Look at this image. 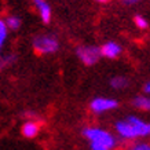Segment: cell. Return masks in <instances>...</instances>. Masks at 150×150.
Listing matches in <instances>:
<instances>
[{"instance_id":"obj_1","label":"cell","mask_w":150,"mask_h":150,"mask_svg":"<svg viewBox=\"0 0 150 150\" xmlns=\"http://www.w3.org/2000/svg\"><path fill=\"white\" fill-rule=\"evenodd\" d=\"M83 137L86 138L90 143H98V145H103L112 150H116L120 145L118 138L112 134L110 131L95 125H90L83 129Z\"/></svg>"},{"instance_id":"obj_2","label":"cell","mask_w":150,"mask_h":150,"mask_svg":"<svg viewBox=\"0 0 150 150\" xmlns=\"http://www.w3.org/2000/svg\"><path fill=\"white\" fill-rule=\"evenodd\" d=\"M33 48L39 54H54L59 50V40L54 35H37L33 39Z\"/></svg>"},{"instance_id":"obj_3","label":"cell","mask_w":150,"mask_h":150,"mask_svg":"<svg viewBox=\"0 0 150 150\" xmlns=\"http://www.w3.org/2000/svg\"><path fill=\"white\" fill-rule=\"evenodd\" d=\"M76 55L86 66L98 64V61L102 58L100 48L96 46H79L76 48Z\"/></svg>"},{"instance_id":"obj_4","label":"cell","mask_w":150,"mask_h":150,"mask_svg":"<svg viewBox=\"0 0 150 150\" xmlns=\"http://www.w3.org/2000/svg\"><path fill=\"white\" fill-rule=\"evenodd\" d=\"M118 108V100L114 98H106V96H96L90 102V110L94 114H103Z\"/></svg>"},{"instance_id":"obj_5","label":"cell","mask_w":150,"mask_h":150,"mask_svg":"<svg viewBox=\"0 0 150 150\" xmlns=\"http://www.w3.org/2000/svg\"><path fill=\"white\" fill-rule=\"evenodd\" d=\"M121 51H123L121 46H120L118 43H116V41H106L103 46L100 47V54H102V57H105V58H108V59L118 58L120 54H121Z\"/></svg>"},{"instance_id":"obj_6","label":"cell","mask_w":150,"mask_h":150,"mask_svg":"<svg viewBox=\"0 0 150 150\" xmlns=\"http://www.w3.org/2000/svg\"><path fill=\"white\" fill-rule=\"evenodd\" d=\"M40 132V123L36 121V120H26L25 123L22 124V128H21V134L26 139H33L36 138Z\"/></svg>"},{"instance_id":"obj_7","label":"cell","mask_w":150,"mask_h":150,"mask_svg":"<svg viewBox=\"0 0 150 150\" xmlns=\"http://www.w3.org/2000/svg\"><path fill=\"white\" fill-rule=\"evenodd\" d=\"M35 7L39 11V15H40L43 23H50L51 22V17H52V11H51L50 4L47 3L46 0H32Z\"/></svg>"},{"instance_id":"obj_8","label":"cell","mask_w":150,"mask_h":150,"mask_svg":"<svg viewBox=\"0 0 150 150\" xmlns=\"http://www.w3.org/2000/svg\"><path fill=\"white\" fill-rule=\"evenodd\" d=\"M132 106L142 112H150V95H137L132 99Z\"/></svg>"},{"instance_id":"obj_9","label":"cell","mask_w":150,"mask_h":150,"mask_svg":"<svg viewBox=\"0 0 150 150\" xmlns=\"http://www.w3.org/2000/svg\"><path fill=\"white\" fill-rule=\"evenodd\" d=\"M109 84L113 90H118L120 91V90H125L129 86V80L125 76H114V77L110 79Z\"/></svg>"},{"instance_id":"obj_10","label":"cell","mask_w":150,"mask_h":150,"mask_svg":"<svg viewBox=\"0 0 150 150\" xmlns=\"http://www.w3.org/2000/svg\"><path fill=\"white\" fill-rule=\"evenodd\" d=\"M4 23L8 30H18L19 28L22 26V19L17 17V15H8L4 19Z\"/></svg>"},{"instance_id":"obj_11","label":"cell","mask_w":150,"mask_h":150,"mask_svg":"<svg viewBox=\"0 0 150 150\" xmlns=\"http://www.w3.org/2000/svg\"><path fill=\"white\" fill-rule=\"evenodd\" d=\"M15 61H17V55L15 54H8V55L0 57V70H3V69L11 66Z\"/></svg>"},{"instance_id":"obj_12","label":"cell","mask_w":150,"mask_h":150,"mask_svg":"<svg viewBox=\"0 0 150 150\" xmlns=\"http://www.w3.org/2000/svg\"><path fill=\"white\" fill-rule=\"evenodd\" d=\"M125 150H150V143L145 141H135L131 142L125 147Z\"/></svg>"},{"instance_id":"obj_13","label":"cell","mask_w":150,"mask_h":150,"mask_svg":"<svg viewBox=\"0 0 150 150\" xmlns=\"http://www.w3.org/2000/svg\"><path fill=\"white\" fill-rule=\"evenodd\" d=\"M7 36H8V29L6 26L4 19H0V57H1V48L7 40Z\"/></svg>"},{"instance_id":"obj_14","label":"cell","mask_w":150,"mask_h":150,"mask_svg":"<svg viewBox=\"0 0 150 150\" xmlns=\"http://www.w3.org/2000/svg\"><path fill=\"white\" fill-rule=\"evenodd\" d=\"M134 22H135L137 28H139V29H142V30H145V29L149 28L147 19H146L145 17H142V15H135V17H134Z\"/></svg>"},{"instance_id":"obj_15","label":"cell","mask_w":150,"mask_h":150,"mask_svg":"<svg viewBox=\"0 0 150 150\" xmlns=\"http://www.w3.org/2000/svg\"><path fill=\"white\" fill-rule=\"evenodd\" d=\"M90 149L91 150H112L103 145H98V143H90Z\"/></svg>"},{"instance_id":"obj_16","label":"cell","mask_w":150,"mask_h":150,"mask_svg":"<svg viewBox=\"0 0 150 150\" xmlns=\"http://www.w3.org/2000/svg\"><path fill=\"white\" fill-rule=\"evenodd\" d=\"M125 6H134V4H138V3H141L142 0H121Z\"/></svg>"},{"instance_id":"obj_17","label":"cell","mask_w":150,"mask_h":150,"mask_svg":"<svg viewBox=\"0 0 150 150\" xmlns=\"http://www.w3.org/2000/svg\"><path fill=\"white\" fill-rule=\"evenodd\" d=\"M143 92H145V95H150V81H147L143 86Z\"/></svg>"},{"instance_id":"obj_18","label":"cell","mask_w":150,"mask_h":150,"mask_svg":"<svg viewBox=\"0 0 150 150\" xmlns=\"http://www.w3.org/2000/svg\"><path fill=\"white\" fill-rule=\"evenodd\" d=\"M95 1H98V3H108L110 0H95Z\"/></svg>"}]
</instances>
